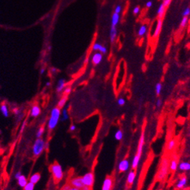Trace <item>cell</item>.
<instances>
[{"label":"cell","mask_w":190,"mask_h":190,"mask_svg":"<svg viewBox=\"0 0 190 190\" xmlns=\"http://www.w3.org/2000/svg\"><path fill=\"white\" fill-rule=\"evenodd\" d=\"M145 130H143L141 132V136H140L139 141H138V145H137V152L136 155H134L133 158L132 163H131V168L132 169L135 170L140 164V161H141V156H142L143 150H144V146H145Z\"/></svg>","instance_id":"cell-1"},{"label":"cell","mask_w":190,"mask_h":190,"mask_svg":"<svg viewBox=\"0 0 190 190\" xmlns=\"http://www.w3.org/2000/svg\"><path fill=\"white\" fill-rule=\"evenodd\" d=\"M169 162L170 159L168 157H164L160 162L158 171L157 173V179L159 182H163L166 179L169 173Z\"/></svg>","instance_id":"cell-2"},{"label":"cell","mask_w":190,"mask_h":190,"mask_svg":"<svg viewBox=\"0 0 190 190\" xmlns=\"http://www.w3.org/2000/svg\"><path fill=\"white\" fill-rule=\"evenodd\" d=\"M61 115H62V111L58 106L52 109L49 120L48 121V129L50 131L55 130V127H57L58 122L61 120Z\"/></svg>","instance_id":"cell-3"},{"label":"cell","mask_w":190,"mask_h":190,"mask_svg":"<svg viewBox=\"0 0 190 190\" xmlns=\"http://www.w3.org/2000/svg\"><path fill=\"white\" fill-rule=\"evenodd\" d=\"M50 171L55 182H59L64 178V170L62 166L58 162H55L50 166Z\"/></svg>","instance_id":"cell-4"},{"label":"cell","mask_w":190,"mask_h":190,"mask_svg":"<svg viewBox=\"0 0 190 190\" xmlns=\"http://www.w3.org/2000/svg\"><path fill=\"white\" fill-rule=\"evenodd\" d=\"M46 142L42 138H37L33 145L32 152L34 157H38L43 153L45 149Z\"/></svg>","instance_id":"cell-5"},{"label":"cell","mask_w":190,"mask_h":190,"mask_svg":"<svg viewBox=\"0 0 190 190\" xmlns=\"http://www.w3.org/2000/svg\"><path fill=\"white\" fill-rule=\"evenodd\" d=\"M82 182L84 184L85 187L92 188V185H94V182H95V175H94L93 172H87L86 174H85L82 177Z\"/></svg>","instance_id":"cell-6"},{"label":"cell","mask_w":190,"mask_h":190,"mask_svg":"<svg viewBox=\"0 0 190 190\" xmlns=\"http://www.w3.org/2000/svg\"><path fill=\"white\" fill-rule=\"evenodd\" d=\"M162 27H163V19H158L156 24H155V30L152 32V38L157 39L160 36L161 32L162 30Z\"/></svg>","instance_id":"cell-7"},{"label":"cell","mask_w":190,"mask_h":190,"mask_svg":"<svg viewBox=\"0 0 190 190\" xmlns=\"http://www.w3.org/2000/svg\"><path fill=\"white\" fill-rule=\"evenodd\" d=\"M69 185L73 188H78V189H82L84 188V184L82 182V177H75L70 180Z\"/></svg>","instance_id":"cell-8"},{"label":"cell","mask_w":190,"mask_h":190,"mask_svg":"<svg viewBox=\"0 0 190 190\" xmlns=\"http://www.w3.org/2000/svg\"><path fill=\"white\" fill-rule=\"evenodd\" d=\"M130 165L128 159H123L122 161H120V163L118 164V171L120 172V173L126 172L130 169Z\"/></svg>","instance_id":"cell-9"},{"label":"cell","mask_w":190,"mask_h":190,"mask_svg":"<svg viewBox=\"0 0 190 190\" xmlns=\"http://www.w3.org/2000/svg\"><path fill=\"white\" fill-rule=\"evenodd\" d=\"M113 187V178L111 176H107L102 182V190H112Z\"/></svg>","instance_id":"cell-10"},{"label":"cell","mask_w":190,"mask_h":190,"mask_svg":"<svg viewBox=\"0 0 190 190\" xmlns=\"http://www.w3.org/2000/svg\"><path fill=\"white\" fill-rule=\"evenodd\" d=\"M178 168V157L176 155H174L171 158L170 162H169V170L172 172L173 173L175 172L176 170Z\"/></svg>","instance_id":"cell-11"},{"label":"cell","mask_w":190,"mask_h":190,"mask_svg":"<svg viewBox=\"0 0 190 190\" xmlns=\"http://www.w3.org/2000/svg\"><path fill=\"white\" fill-rule=\"evenodd\" d=\"M187 182H188L187 177L185 175H182L177 180V182H176L175 184L176 188H178V189H183V188L186 186Z\"/></svg>","instance_id":"cell-12"},{"label":"cell","mask_w":190,"mask_h":190,"mask_svg":"<svg viewBox=\"0 0 190 190\" xmlns=\"http://www.w3.org/2000/svg\"><path fill=\"white\" fill-rule=\"evenodd\" d=\"M136 176H137V173H136L135 170L132 169L131 171L129 172L128 175L127 177V185H132L134 184V181L136 179Z\"/></svg>","instance_id":"cell-13"},{"label":"cell","mask_w":190,"mask_h":190,"mask_svg":"<svg viewBox=\"0 0 190 190\" xmlns=\"http://www.w3.org/2000/svg\"><path fill=\"white\" fill-rule=\"evenodd\" d=\"M102 58H103L102 54H101L100 52H96L92 57V62L94 65H98L102 62Z\"/></svg>","instance_id":"cell-14"},{"label":"cell","mask_w":190,"mask_h":190,"mask_svg":"<svg viewBox=\"0 0 190 190\" xmlns=\"http://www.w3.org/2000/svg\"><path fill=\"white\" fill-rule=\"evenodd\" d=\"M92 50L95 51H99L102 55L107 53V48L101 44H99V43H95L92 46Z\"/></svg>","instance_id":"cell-15"},{"label":"cell","mask_w":190,"mask_h":190,"mask_svg":"<svg viewBox=\"0 0 190 190\" xmlns=\"http://www.w3.org/2000/svg\"><path fill=\"white\" fill-rule=\"evenodd\" d=\"M41 108L38 105H34V106H32L31 109H30V116L31 117L36 118L41 114Z\"/></svg>","instance_id":"cell-16"},{"label":"cell","mask_w":190,"mask_h":190,"mask_svg":"<svg viewBox=\"0 0 190 190\" xmlns=\"http://www.w3.org/2000/svg\"><path fill=\"white\" fill-rule=\"evenodd\" d=\"M120 14H117L116 12H113V15H112V17H111V27H116V26H117L119 22H120Z\"/></svg>","instance_id":"cell-17"},{"label":"cell","mask_w":190,"mask_h":190,"mask_svg":"<svg viewBox=\"0 0 190 190\" xmlns=\"http://www.w3.org/2000/svg\"><path fill=\"white\" fill-rule=\"evenodd\" d=\"M166 12V7L162 3L159 5L158 8L157 9V16L158 17V19H163L165 13Z\"/></svg>","instance_id":"cell-18"},{"label":"cell","mask_w":190,"mask_h":190,"mask_svg":"<svg viewBox=\"0 0 190 190\" xmlns=\"http://www.w3.org/2000/svg\"><path fill=\"white\" fill-rule=\"evenodd\" d=\"M116 37H117V29L116 27H110L109 30V39H110V42L113 44L116 41Z\"/></svg>","instance_id":"cell-19"},{"label":"cell","mask_w":190,"mask_h":190,"mask_svg":"<svg viewBox=\"0 0 190 190\" xmlns=\"http://www.w3.org/2000/svg\"><path fill=\"white\" fill-rule=\"evenodd\" d=\"M65 85H66V82H65V80L64 78H61V79L58 80L56 88V91L58 93H60V92L64 91V89L65 88Z\"/></svg>","instance_id":"cell-20"},{"label":"cell","mask_w":190,"mask_h":190,"mask_svg":"<svg viewBox=\"0 0 190 190\" xmlns=\"http://www.w3.org/2000/svg\"><path fill=\"white\" fill-rule=\"evenodd\" d=\"M178 169L182 172L190 171V162H182L178 164Z\"/></svg>","instance_id":"cell-21"},{"label":"cell","mask_w":190,"mask_h":190,"mask_svg":"<svg viewBox=\"0 0 190 190\" xmlns=\"http://www.w3.org/2000/svg\"><path fill=\"white\" fill-rule=\"evenodd\" d=\"M148 33V26L147 25H141L137 30V35L139 37H145Z\"/></svg>","instance_id":"cell-22"},{"label":"cell","mask_w":190,"mask_h":190,"mask_svg":"<svg viewBox=\"0 0 190 190\" xmlns=\"http://www.w3.org/2000/svg\"><path fill=\"white\" fill-rule=\"evenodd\" d=\"M28 180H27V177L23 175H22L20 177L17 179V183H18V185L19 187H21V188H24L26 186L27 183H28Z\"/></svg>","instance_id":"cell-23"},{"label":"cell","mask_w":190,"mask_h":190,"mask_svg":"<svg viewBox=\"0 0 190 190\" xmlns=\"http://www.w3.org/2000/svg\"><path fill=\"white\" fill-rule=\"evenodd\" d=\"M176 146H177V141H176L175 139L172 138V139H171L168 142L166 149L168 151H169V152H172V151H173L176 148Z\"/></svg>","instance_id":"cell-24"},{"label":"cell","mask_w":190,"mask_h":190,"mask_svg":"<svg viewBox=\"0 0 190 190\" xmlns=\"http://www.w3.org/2000/svg\"><path fill=\"white\" fill-rule=\"evenodd\" d=\"M0 112L2 113V116L4 117H8L9 115V108H8L7 105L5 103H2L1 106H0Z\"/></svg>","instance_id":"cell-25"},{"label":"cell","mask_w":190,"mask_h":190,"mask_svg":"<svg viewBox=\"0 0 190 190\" xmlns=\"http://www.w3.org/2000/svg\"><path fill=\"white\" fill-rule=\"evenodd\" d=\"M40 180H41V174H40V173H38V172L33 174L31 176H30V178H29V182H32V183H34V185H35V184H37V183Z\"/></svg>","instance_id":"cell-26"},{"label":"cell","mask_w":190,"mask_h":190,"mask_svg":"<svg viewBox=\"0 0 190 190\" xmlns=\"http://www.w3.org/2000/svg\"><path fill=\"white\" fill-rule=\"evenodd\" d=\"M68 95H64L61 98V99L58 101V107L59 109H62V108H64L65 106V104L68 101Z\"/></svg>","instance_id":"cell-27"},{"label":"cell","mask_w":190,"mask_h":190,"mask_svg":"<svg viewBox=\"0 0 190 190\" xmlns=\"http://www.w3.org/2000/svg\"><path fill=\"white\" fill-rule=\"evenodd\" d=\"M188 24H189V19H188V17H182L179 23V27L182 29L185 28Z\"/></svg>","instance_id":"cell-28"},{"label":"cell","mask_w":190,"mask_h":190,"mask_svg":"<svg viewBox=\"0 0 190 190\" xmlns=\"http://www.w3.org/2000/svg\"><path fill=\"white\" fill-rule=\"evenodd\" d=\"M62 115V118H61V120H62V121H66V120H68L69 116H68V113L67 107L63 108Z\"/></svg>","instance_id":"cell-29"},{"label":"cell","mask_w":190,"mask_h":190,"mask_svg":"<svg viewBox=\"0 0 190 190\" xmlns=\"http://www.w3.org/2000/svg\"><path fill=\"white\" fill-rule=\"evenodd\" d=\"M114 137L116 141H121V140L123 138V132L121 130H117L116 131V133H115Z\"/></svg>","instance_id":"cell-30"},{"label":"cell","mask_w":190,"mask_h":190,"mask_svg":"<svg viewBox=\"0 0 190 190\" xmlns=\"http://www.w3.org/2000/svg\"><path fill=\"white\" fill-rule=\"evenodd\" d=\"M162 91V84L161 82L157 83L155 85V93L157 95H160Z\"/></svg>","instance_id":"cell-31"},{"label":"cell","mask_w":190,"mask_h":190,"mask_svg":"<svg viewBox=\"0 0 190 190\" xmlns=\"http://www.w3.org/2000/svg\"><path fill=\"white\" fill-rule=\"evenodd\" d=\"M44 131H45V129H44V127H40V128L37 130V134H36V137H37V138H41L42 136L44 135Z\"/></svg>","instance_id":"cell-32"},{"label":"cell","mask_w":190,"mask_h":190,"mask_svg":"<svg viewBox=\"0 0 190 190\" xmlns=\"http://www.w3.org/2000/svg\"><path fill=\"white\" fill-rule=\"evenodd\" d=\"M34 186H35V185H34V183L28 182V183L26 185V186L23 188V190H34Z\"/></svg>","instance_id":"cell-33"},{"label":"cell","mask_w":190,"mask_h":190,"mask_svg":"<svg viewBox=\"0 0 190 190\" xmlns=\"http://www.w3.org/2000/svg\"><path fill=\"white\" fill-rule=\"evenodd\" d=\"M182 17H188L190 16V7H186L184 10H183L182 13Z\"/></svg>","instance_id":"cell-34"},{"label":"cell","mask_w":190,"mask_h":190,"mask_svg":"<svg viewBox=\"0 0 190 190\" xmlns=\"http://www.w3.org/2000/svg\"><path fill=\"white\" fill-rule=\"evenodd\" d=\"M125 103H126L125 99H123V98H122V97L121 98H119V99H117V104L119 105V106H123L125 105Z\"/></svg>","instance_id":"cell-35"},{"label":"cell","mask_w":190,"mask_h":190,"mask_svg":"<svg viewBox=\"0 0 190 190\" xmlns=\"http://www.w3.org/2000/svg\"><path fill=\"white\" fill-rule=\"evenodd\" d=\"M72 92V87L67 86L65 87V89H64V95H68Z\"/></svg>","instance_id":"cell-36"},{"label":"cell","mask_w":190,"mask_h":190,"mask_svg":"<svg viewBox=\"0 0 190 190\" xmlns=\"http://www.w3.org/2000/svg\"><path fill=\"white\" fill-rule=\"evenodd\" d=\"M62 190H82V189H78V188H73V187L71 186L70 185H65L63 188H62Z\"/></svg>","instance_id":"cell-37"},{"label":"cell","mask_w":190,"mask_h":190,"mask_svg":"<svg viewBox=\"0 0 190 190\" xmlns=\"http://www.w3.org/2000/svg\"><path fill=\"white\" fill-rule=\"evenodd\" d=\"M122 12V6L121 5H117L114 9V12L117 13V14H120V12Z\"/></svg>","instance_id":"cell-38"},{"label":"cell","mask_w":190,"mask_h":190,"mask_svg":"<svg viewBox=\"0 0 190 190\" xmlns=\"http://www.w3.org/2000/svg\"><path fill=\"white\" fill-rule=\"evenodd\" d=\"M172 1V0H162V3L163 4L166 8H167V7H168L169 5L171 4Z\"/></svg>","instance_id":"cell-39"},{"label":"cell","mask_w":190,"mask_h":190,"mask_svg":"<svg viewBox=\"0 0 190 190\" xmlns=\"http://www.w3.org/2000/svg\"><path fill=\"white\" fill-rule=\"evenodd\" d=\"M140 12H141V8L139 6H135L134 8V9H133V13L134 15H138L140 13Z\"/></svg>","instance_id":"cell-40"},{"label":"cell","mask_w":190,"mask_h":190,"mask_svg":"<svg viewBox=\"0 0 190 190\" xmlns=\"http://www.w3.org/2000/svg\"><path fill=\"white\" fill-rule=\"evenodd\" d=\"M155 106L156 107L158 108H160L161 106H162V100L161 99H158L156 100V102H155Z\"/></svg>","instance_id":"cell-41"},{"label":"cell","mask_w":190,"mask_h":190,"mask_svg":"<svg viewBox=\"0 0 190 190\" xmlns=\"http://www.w3.org/2000/svg\"><path fill=\"white\" fill-rule=\"evenodd\" d=\"M153 5V2L152 1H148V2H146V4H145V6H146V8H148V9H150V8H152V6Z\"/></svg>","instance_id":"cell-42"},{"label":"cell","mask_w":190,"mask_h":190,"mask_svg":"<svg viewBox=\"0 0 190 190\" xmlns=\"http://www.w3.org/2000/svg\"><path fill=\"white\" fill-rule=\"evenodd\" d=\"M27 125V121H24L23 123H22L21 127H20V133H22L23 131V130L25 129V127Z\"/></svg>","instance_id":"cell-43"},{"label":"cell","mask_w":190,"mask_h":190,"mask_svg":"<svg viewBox=\"0 0 190 190\" xmlns=\"http://www.w3.org/2000/svg\"><path fill=\"white\" fill-rule=\"evenodd\" d=\"M76 126L74 125V124H72V125H71L70 127H69V130H70L71 132H73V131H75V130H76Z\"/></svg>","instance_id":"cell-44"},{"label":"cell","mask_w":190,"mask_h":190,"mask_svg":"<svg viewBox=\"0 0 190 190\" xmlns=\"http://www.w3.org/2000/svg\"><path fill=\"white\" fill-rule=\"evenodd\" d=\"M22 175V173H21V172H17L16 173V174H15V175H14V177H15V178H16V180L18 179V178H19V177H20V176Z\"/></svg>","instance_id":"cell-45"},{"label":"cell","mask_w":190,"mask_h":190,"mask_svg":"<svg viewBox=\"0 0 190 190\" xmlns=\"http://www.w3.org/2000/svg\"><path fill=\"white\" fill-rule=\"evenodd\" d=\"M44 72H45V68H41V71H40V74H41V75H44Z\"/></svg>","instance_id":"cell-46"},{"label":"cell","mask_w":190,"mask_h":190,"mask_svg":"<svg viewBox=\"0 0 190 190\" xmlns=\"http://www.w3.org/2000/svg\"><path fill=\"white\" fill-rule=\"evenodd\" d=\"M14 113H15V114H16V115H18L19 113V109H14Z\"/></svg>","instance_id":"cell-47"},{"label":"cell","mask_w":190,"mask_h":190,"mask_svg":"<svg viewBox=\"0 0 190 190\" xmlns=\"http://www.w3.org/2000/svg\"><path fill=\"white\" fill-rule=\"evenodd\" d=\"M51 86V82H48L46 83V87H49Z\"/></svg>","instance_id":"cell-48"},{"label":"cell","mask_w":190,"mask_h":190,"mask_svg":"<svg viewBox=\"0 0 190 190\" xmlns=\"http://www.w3.org/2000/svg\"><path fill=\"white\" fill-rule=\"evenodd\" d=\"M82 190H91V188H88V187H84Z\"/></svg>","instance_id":"cell-49"},{"label":"cell","mask_w":190,"mask_h":190,"mask_svg":"<svg viewBox=\"0 0 190 190\" xmlns=\"http://www.w3.org/2000/svg\"><path fill=\"white\" fill-rule=\"evenodd\" d=\"M51 71H52L53 72H57V69H56V68H52V70H51Z\"/></svg>","instance_id":"cell-50"},{"label":"cell","mask_w":190,"mask_h":190,"mask_svg":"<svg viewBox=\"0 0 190 190\" xmlns=\"http://www.w3.org/2000/svg\"><path fill=\"white\" fill-rule=\"evenodd\" d=\"M189 27H190V21H189Z\"/></svg>","instance_id":"cell-51"},{"label":"cell","mask_w":190,"mask_h":190,"mask_svg":"<svg viewBox=\"0 0 190 190\" xmlns=\"http://www.w3.org/2000/svg\"><path fill=\"white\" fill-rule=\"evenodd\" d=\"M189 106H190V104H189Z\"/></svg>","instance_id":"cell-52"},{"label":"cell","mask_w":190,"mask_h":190,"mask_svg":"<svg viewBox=\"0 0 190 190\" xmlns=\"http://www.w3.org/2000/svg\"><path fill=\"white\" fill-rule=\"evenodd\" d=\"M189 7H190V6H189Z\"/></svg>","instance_id":"cell-53"}]
</instances>
